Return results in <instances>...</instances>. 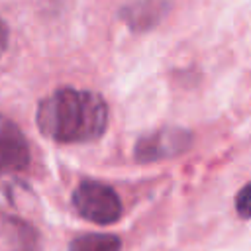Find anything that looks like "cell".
Segmentation results:
<instances>
[{
  "instance_id": "obj_1",
  "label": "cell",
  "mask_w": 251,
  "mask_h": 251,
  "mask_svg": "<svg viewBox=\"0 0 251 251\" xmlns=\"http://www.w3.org/2000/svg\"><path fill=\"white\" fill-rule=\"evenodd\" d=\"M35 122L49 139L61 143L92 141L106 131L108 106L96 92L65 86L39 102Z\"/></svg>"
},
{
  "instance_id": "obj_2",
  "label": "cell",
  "mask_w": 251,
  "mask_h": 251,
  "mask_svg": "<svg viewBox=\"0 0 251 251\" xmlns=\"http://www.w3.org/2000/svg\"><path fill=\"white\" fill-rule=\"evenodd\" d=\"M73 206L84 220L100 226L114 224L122 216V202L116 190L96 180H84L76 186Z\"/></svg>"
},
{
  "instance_id": "obj_3",
  "label": "cell",
  "mask_w": 251,
  "mask_h": 251,
  "mask_svg": "<svg viewBox=\"0 0 251 251\" xmlns=\"http://www.w3.org/2000/svg\"><path fill=\"white\" fill-rule=\"evenodd\" d=\"M190 147V131L182 127H161L141 135L135 143L133 155L141 163L169 159L184 153Z\"/></svg>"
},
{
  "instance_id": "obj_4",
  "label": "cell",
  "mask_w": 251,
  "mask_h": 251,
  "mask_svg": "<svg viewBox=\"0 0 251 251\" xmlns=\"http://www.w3.org/2000/svg\"><path fill=\"white\" fill-rule=\"evenodd\" d=\"M29 165V145L20 127L0 116V176L22 173Z\"/></svg>"
},
{
  "instance_id": "obj_5",
  "label": "cell",
  "mask_w": 251,
  "mask_h": 251,
  "mask_svg": "<svg viewBox=\"0 0 251 251\" xmlns=\"http://www.w3.org/2000/svg\"><path fill=\"white\" fill-rule=\"evenodd\" d=\"M167 12V0H135L122 8L126 24L137 31L153 27Z\"/></svg>"
},
{
  "instance_id": "obj_6",
  "label": "cell",
  "mask_w": 251,
  "mask_h": 251,
  "mask_svg": "<svg viewBox=\"0 0 251 251\" xmlns=\"http://www.w3.org/2000/svg\"><path fill=\"white\" fill-rule=\"evenodd\" d=\"M120 237L112 233H86L71 241L69 251H120Z\"/></svg>"
},
{
  "instance_id": "obj_7",
  "label": "cell",
  "mask_w": 251,
  "mask_h": 251,
  "mask_svg": "<svg viewBox=\"0 0 251 251\" xmlns=\"http://www.w3.org/2000/svg\"><path fill=\"white\" fill-rule=\"evenodd\" d=\"M235 208H237V214L241 218H245V220L251 218V182H247L239 190V194L235 198Z\"/></svg>"
},
{
  "instance_id": "obj_8",
  "label": "cell",
  "mask_w": 251,
  "mask_h": 251,
  "mask_svg": "<svg viewBox=\"0 0 251 251\" xmlns=\"http://www.w3.org/2000/svg\"><path fill=\"white\" fill-rule=\"evenodd\" d=\"M6 47H8V27H6L4 20L0 18V55L6 51Z\"/></svg>"
}]
</instances>
